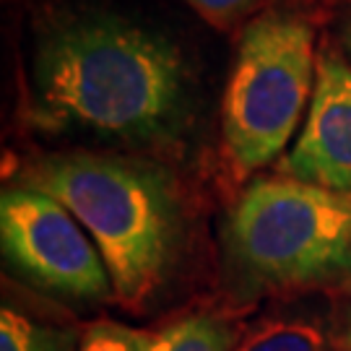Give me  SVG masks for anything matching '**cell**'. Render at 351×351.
Instances as JSON below:
<instances>
[{"instance_id":"cell-9","label":"cell","mask_w":351,"mask_h":351,"mask_svg":"<svg viewBox=\"0 0 351 351\" xmlns=\"http://www.w3.org/2000/svg\"><path fill=\"white\" fill-rule=\"evenodd\" d=\"M78 330L19 313L3 304L0 310V351H78Z\"/></svg>"},{"instance_id":"cell-5","label":"cell","mask_w":351,"mask_h":351,"mask_svg":"<svg viewBox=\"0 0 351 351\" xmlns=\"http://www.w3.org/2000/svg\"><path fill=\"white\" fill-rule=\"evenodd\" d=\"M3 258L32 287L68 302L114 297L99 247L60 201L42 190L13 185L0 195Z\"/></svg>"},{"instance_id":"cell-6","label":"cell","mask_w":351,"mask_h":351,"mask_svg":"<svg viewBox=\"0 0 351 351\" xmlns=\"http://www.w3.org/2000/svg\"><path fill=\"white\" fill-rule=\"evenodd\" d=\"M278 175L351 195V63L336 52L317 58V81L294 146Z\"/></svg>"},{"instance_id":"cell-11","label":"cell","mask_w":351,"mask_h":351,"mask_svg":"<svg viewBox=\"0 0 351 351\" xmlns=\"http://www.w3.org/2000/svg\"><path fill=\"white\" fill-rule=\"evenodd\" d=\"M190 5L201 19H206L216 29H237L245 21L250 24L255 16L263 13V5L268 0H182Z\"/></svg>"},{"instance_id":"cell-4","label":"cell","mask_w":351,"mask_h":351,"mask_svg":"<svg viewBox=\"0 0 351 351\" xmlns=\"http://www.w3.org/2000/svg\"><path fill=\"white\" fill-rule=\"evenodd\" d=\"M315 81V29L307 19L263 11L242 26L221 101V143L237 180L284 154L307 117Z\"/></svg>"},{"instance_id":"cell-1","label":"cell","mask_w":351,"mask_h":351,"mask_svg":"<svg viewBox=\"0 0 351 351\" xmlns=\"http://www.w3.org/2000/svg\"><path fill=\"white\" fill-rule=\"evenodd\" d=\"M29 114L47 133L133 149H177L193 120L180 45L117 13L52 21L34 45Z\"/></svg>"},{"instance_id":"cell-7","label":"cell","mask_w":351,"mask_h":351,"mask_svg":"<svg viewBox=\"0 0 351 351\" xmlns=\"http://www.w3.org/2000/svg\"><path fill=\"white\" fill-rule=\"evenodd\" d=\"M232 351H336V339L317 315H274L247 328Z\"/></svg>"},{"instance_id":"cell-3","label":"cell","mask_w":351,"mask_h":351,"mask_svg":"<svg viewBox=\"0 0 351 351\" xmlns=\"http://www.w3.org/2000/svg\"><path fill=\"white\" fill-rule=\"evenodd\" d=\"M224 252L239 294L343 284L351 278V195L284 175L252 180L226 216Z\"/></svg>"},{"instance_id":"cell-2","label":"cell","mask_w":351,"mask_h":351,"mask_svg":"<svg viewBox=\"0 0 351 351\" xmlns=\"http://www.w3.org/2000/svg\"><path fill=\"white\" fill-rule=\"evenodd\" d=\"M19 185L52 195L81 221L123 307H146L172 278L185 242V216L162 167L123 154L63 151L34 159Z\"/></svg>"},{"instance_id":"cell-8","label":"cell","mask_w":351,"mask_h":351,"mask_svg":"<svg viewBox=\"0 0 351 351\" xmlns=\"http://www.w3.org/2000/svg\"><path fill=\"white\" fill-rule=\"evenodd\" d=\"M237 343L234 326L216 313H190L151 333L146 351H232Z\"/></svg>"},{"instance_id":"cell-12","label":"cell","mask_w":351,"mask_h":351,"mask_svg":"<svg viewBox=\"0 0 351 351\" xmlns=\"http://www.w3.org/2000/svg\"><path fill=\"white\" fill-rule=\"evenodd\" d=\"M343 349L351 351V315L349 320H346V328H343Z\"/></svg>"},{"instance_id":"cell-13","label":"cell","mask_w":351,"mask_h":351,"mask_svg":"<svg viewBox=\"0 0 351 351\" xmlns=\"http://www.w3.org/2000/svg\"><path fill=\"white\" fill-rule=\"evenodd\" d=\"M343 45H346V50L351 55V26H346V32H343Z\"/></svg>"},{"instance_id":"cell-10","label":"cell","mask_w":351,"mask_h":351,"mask_svg":"<svg viewBox=\"0 0 351 351\" xmlns=\"http://www.w3.org/2000/svg\"><path fill=\"white\" fill-rule=\"evenodd\" d=\"M151 333L136 330L114 320H99L81 333L78 351H146Z\"/></svg>"}]
</instances>
